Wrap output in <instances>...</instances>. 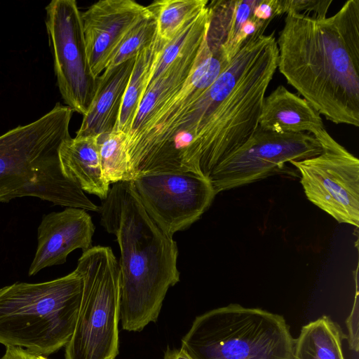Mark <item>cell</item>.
<instances>
[{
    "label": "cell",
    "instance_id": "1",
    "mask_svg": "<svg viewBox=\"0 0 359 359\" xmlns=\"http://www.w3.org/2000/svg\"><path fill=\"white\" fill-rule=\"evenodd\" d=\"M271 22L249 36L210 87L185 114L175 144L188 150L194 172L207 179L215 167L255 133L266 90L278 67Z\"/></svg>",
    "mask_w": 359,
    "mask_h": 359
},
{
    "label": "cell",
    "instance_id": "2",
    "mask_svg": "<svg viewBox=\"0 0 359 359\" xmlns=\"http://www.w3.org/2000/svg\"><path fill=\"white\" fill-rule=\"evenodd\" d=\"M276 43L288 84L336 124L359 126V0L324 18L286 14Z\"/></svg>",
    "mask_w": 359,
    "mask_h": 359
},
{
    "label": "cell",
    "instance_id": "3",
    "mask_svg": "<svg viewBox=\"0 0 359 359\" xmlns=\"http://www.w3.org/2000/svg\"><path fill=\"white\" fill-rule=\"evenodd\" d=\"M99 212L120 250L122 328L140 332L157 320L168 289L180 280L177 243L147 212L132 181L113 184Z\"/></svg>",
    "mask_w": 359,
    "mask_h": 359
},
{
    "label": "cell",
    "instance_id": "4",
    "mask_svg": "<svg viewBox=\"0 0 359 359\" xmlns=\"http://www.w3.org/2000/svg\"><path fill=\"white\" fill-rule=\"evenodd\" d=\"M73 112L58 102L36 121L0 135V203L30 196L99 212L100 207L62 170L59 149L71 137Z\"/></svg>",
    "mask_w": 359,
    "mask_h": 359
},
{
    "label": "cell",
    "instance_id": "5",
    "mask_svg": "<svg viewBox=\"0 0 359 359\" xmlns=\"http://www.w3.org/2000/svg\"><path fill=\"white\" fill-rule=\"evenodd\" d=\"M81 290L76 269L46 282L0 288V344L46 358L65 346L74 331Z\"/></svg>",
    "mask_w": 359,
    "mask_h": 359
},
{
    "label": "cell",
    "instance_id": "6",
    "mask_svg": "<svg viewBox=\"0 0 359 359\" xmlns=\"http://www.w3.org/2000/svg\"><path fill=\"white\" fill-rule=\"evenodd\" d=\"M294 341L282 315L230 304L197 316L181 348L193 359H292Z\"/></svg>",
    "mask_w": 359,
    "mask_h": 359
},
{
    "label": "cell",
    "instance_id": "7",
    "mask_svg": "<svg viewBox=\"0 0 359 359\" xmlns=\"http://www.w3.org/2000/svg\"><path fill=\"white\" fill-rule=\"evenodd\" d=\"M76 269L82 279L81 297L65 359H115L118 353L121 276L109 247L83 252Z\"/></svg>",
    "mask_w": 359,
    "mask_h": 359
},
{
    "label": "cell",
    "instance_id": "8",
    "mask_svg": "<svg viewBox=\"0 0 359 359\" xmlns=\"http://www.w3.org/2000/svg\"><path fill=\"white\" fill-rule=\"evenodd\" d=\"M313 135L320 154L292 161L307 198L339 223L359 226V160L324 128Z\"/></svg>",
    "mask_w": 359,
    "mask_h": 359
},
{
    "label": "cell",
    "instance_id": "9",
    "mask_svg": "<svg viewBox=\"0 0 359 359\" xmlns=\"http://www.w3.org/2000/svg\"><path fill=\"white\" fill-rule=\"evenodd\" d=\"M321 151L312 135L278 133L258 127L250 138L215 167L208 179L217 194L280 173L287 163L316 156Z\"/></svg>",
    "mask_w": 359,
    "mask_h": 359
},
{
    "label": "cell",
    "instance_id": "10",
    "mask_svg": "<svg viewBox=\"0 0 359 359\" xmlns=\"http://www.w3.org/2000/svg\"><path fill=\"white\" fill-rule=\"evenodd\" d=\"M46 11L60 93L67 107L83 116L95 97L97 79L88 62L81 13L74 0H53Z\"/></svg>",
    "mask_w": 359,
    "mask_h": 359
},
{
    "label": "cell",
    "instance_id": "11",
    "mask_svg": "<svg viewBox=\"0 0 359 359\" xmlns=\"http://www.w3.org/2000/svg\"><path fill=\"white\" fill-rule=\"evenodd\" d=\"M231 60L222 48H210L206 41L201 59L181 88L141 128L127 136L130 167L148 168L163 156L185 114Z\"/></svg>",
    "mask_w": 359,
    "mask_h": 359
},
{
    "label": "cell",
    "instance_id": "12",
    "mask_svg": "<svg viewBox=\"0 0 359 359\" xmlns=\"http://www.w3.org/2000/svg\"><path fill=\"white\" fill-rule=\"evenodd\" d=\"M132 182L147 212L172 237L197 221L216 195L208 179L193 172L149 173Z\"/></svg>",
    "mask_w": 359,
    "mask_h": 359
},
{
    "label": "cell",
    "instance_id": "13",
    "mask_svg": "<svg viewBox=\"0 0 359 359\" xmlns=\"http://www.w3.org/2000/svg\"><path fill=\"white\" fill-rule=\"evenodd\" d=\"M133 0H101L81 13L88 62L96 79L104 71L127 32L149 15Z\"/></svg>",
    "mask_w": 359,
    "mask_h": 359
},
{
    "label": "cell",
    "instance_id": "14",
    "mask_svg": "<svg viewBox=\"0 0 359 359\" xmlns=\"http://www.w3.org/2000/svg\"><path fill=\"white\" fill-rule=\"evenodd\" d=\"M95 231L90 215L86 210L67 208L60 212L43 215L37 229V248L28 275L66 262L70 252L91 248Z\"/></svg>",
    "mask_w": 359,
    "mask_h": 359
},
{
    "label": "cell",
    "instance_id": "15",
    "mask_svg": "<svg viewBox=\"0 0 359 359\" xmlns=\"http://www.w3.org/2000/svg\"><path fill=\"white\" fill-rule=\"evenodd\" d=\"M135 60L106 68L98 76L95 97L76 137L99 136L115 129Z\"/></svg>",
    "mask_w": 359,
    "mask_h": 359
},
{
    "label": "cell",
    "instance_id": "16",
    "mask_svg": "<svg viewBox=\"0 0 359 359\" xmlns=\"http://www.w3.org/2000/svg\"><path fill=\"white\" fill-rule=\"evenodd\" d=\"M207 34L197 38L163 73L148 83L129 134L141 128L181 88L201 59Z\"/></svg>",
    "mask_w": 359,
    "mask_h": 359
},
{
    "label": "cell",
    "instance_id": "17",
    "mask_svg": "<svg viewBox=\"0 0 359 359\" xmlns=\"http://www.w3.org/2000/svg\"><path fill=\"white\" fill-rule=\"evenodd\" d=\"M258 127L278 133L313 135L324 125L320 115L305 99L280 85L264 97Z\"/></svg>",
    "mask_w": 359,
    "mask_h": 359
},
{
    "label": "cell",
    "instance_id": "18",
    "mask_svg": "<svg viewBox=\"0 0 359 359\" xmlns=\"http://www.w3.org/2000/svg\"><path fill=\"white\" fill-rule=\"evenodd\" d=\"M59 158L63 174L83 192L105 200L109 184L102 173L97 136L70 137L62 142Z\"/></svg>",
    "mask_w": 359,
    "mask_h": 359
},
{
    "label": "cell",
    "instance_id": "19",
    "mask_svg": "<svg viewBox=\"0 0 359 359\" xmlns=\"http://www.w3.org/2000/svg\"><path fill=\"white\" fill-rule=\"evenodd\" d=\"M258 0H214L208 2L210 22L207 42L211 48H222L231 60L240 49L238 38L252 17Z\"/></svg>",
    "mask_w": 359,
    "mask_h": 359
},
{
    "label": "cell",
    "instance_id": "20",
    "mask_svg": "<svg viewBox=\"0 0 359 359\" xmlns=\"http://www.w3.org/2000/svg\"><path fill=\"white\" fill-rule=\"evenodd\" d=\"M346 338L338 323L322 316L302 327L292 359H345L342 341Z\"/></svg>",
    "mask_w": 359,
    "mask_h": 359
},
{
    "label": "cell",
    "instance_id": "21",
    "mask_svg": "<svg viewBox=\"0 0 359 359\" xmlns=\"http://www.w3.org/2000/svg\"><path fill=\"white\" fill-rule=\"evenodd\" d=\"M165 43L156 35L154 41L140 50L135 57L133 69L114 129L123 132L126 136L131 131L147 88L154 64Z\"/></svg>",
    "mask_w": 359,
    "mask_h": 359
},
{
    "label": "cell",
    "instance_id": "22",
    "mask_svg": "<svg viewBox=\"0 0 359 359\" xmlns=\"http://www.w3.org/2000/svg\"><path fill=\"white\" fill-rule=\"evenodd\" d=\"M208 0H158L146 6L156 22V35L170 41L208 4Z\"/></svg>",
    "mask_w": 359,
    "mask_h": 359
},
{
    "label": "cell",
    "instance_id": "23",
    "mask_svg": "<svg viewBox=\"0 0 359 359\" xmlns=\"http://www.w3.org/2000/svg\"><path fill=\"white\" fill-rule=\"evenodd\" d=\"M127 136L113 131L97 136V149L102 173L109 184L132 181L127 149Z\"/></svg>",
    "mask_w": 359,
    "mask_h": 359
},
{
    "label": "cell",
    "instance_id": "24",
    "mask_svg": "<svg viewBox=\"0 0 359 359\" xmlns=\"http://www.w3.org/2000/svg\"><path fill=\"white\" fill-rule=\"evenodd\" d=\"M156 36V22L150 13L137 22L126 34L106 68L117 66L136 57Z\"/></svg>",
    "mask_w": 359,
    "mask_h": 359
},
{
    "label": "cell",
    "instance_id": "25",
    "mask_svg": "<svg viewBox=\"0 0 359 359\" xmlns=\"http://www.w3.org/2000/svg\"><path fill=\"white\" fill-rule=\"evenodd\" d=\"M332 0H276V16L290 12L316 18L326 17Z\"/></svg>",
    "mask_w": 359,
    "mask_h": 359
},
{
    "label": "cell",
    "instance_id": "26",
    "mask_svg": "<svg viewBox=\"0 0 359 359\" xmlns=\"http://www.w3.org/2000/svg\"><path fill=\"white\" fill-rule=\"evenodd\" d=\"M358 290H356V294L352 310L350 315L346 319V324L348 329L347 339L348 341L349 348L358 353L359 348V341H358Z\"/></svg>",
    "mask_w": 359,
    "mask_h": 359
},
{
    "label": "cell",
    "instance_id": "27",
    "mask_svg": "<svg viewBox=\"0 0 359 359\" xmlns=\"http://www.w3.org/2000/svg\"><path fill=\"white\" fill-rule=\"evenodd\" d=\"M276 0H258L253 10V18L258 21H271L276 16Z\"/></svg>",
    "mask_w": 359,
    "mask_h": 359
},
{
    "label": "cell",
    "instance_id": "28",
    "mask_svg": "<svg viewBox=\"0 0 359 359\" xmlns=\"http://www.w3.org/2000/svg\"><path fill=\"white\" fill-rule=\"evenodd\" d=\"M162 359H193L183 348L168 347Z\"/></svg>",
    "mask_w": 359,
    "mask_h": 359
},
{
    "label": "cell",
    "instance_id": "29",
    "mask_svg": "<svg viewBox=\"0 0 359 359\" xmlns=\"http://www.w3.org/2000/svg\"><path fill=\"white\" fill-rule=\"evenodd\" d=\"M34 359H48L46 357H43V356H35L34 355Z\"/></svg>",
    "mask_w": 359,
    "mask_h": 359
}]
</instances>
